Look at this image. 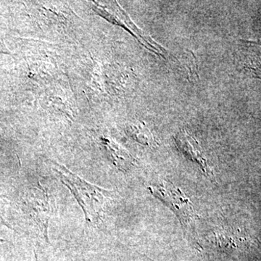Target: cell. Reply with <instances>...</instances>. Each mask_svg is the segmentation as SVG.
<instances>
[{
    "mask_svg": "<svg viewBox=\"0 0 261 261\" xmlns=\"http://www.w3.org/2000/svg\"><path fill=\"white\" fill-rule=\"evenodd\" d=\"M102 145L112 160L115 166L121 170L128 169L135 162V160L126 150L108 137H101Z\"/></svg>",
    "mask_w": 261,
    "mask_h": 261,
    "instance_id": "cell-6",
    "label": "cell"
},
{
    "mask_svg": "<svg viewBox=\"0 0 261 261\" xmlns=\"http://www.w3.org/2000/svg\"><path fill=\"white\" fill-rule=\"evenodd\" d=\"M237 61L243 69L257 76L260 73V47L255 43L242 41L237 51Z\"/></svg>",
    "mask_w": 261,
    "mask_h": 261,
    "instance_id": "cell-5",
    "label": "cell"
},
{
    "mask_svg": "<svg viewBox=\"0 0 261 261\" xmlns=\"http://www.w3.org/2000/svg\"><path fill=\"white\" fill-rule=\"evenodd\" d=\"M149 191L164 202L176 215L190 238L196 240L195 223L197 218L193 204L180 189L168 181H161L149 185Z\"/></svg>",
    "mask_w": 261,
    "mask_h": 261,
    "instance_id": "cell-2",
    "label": "cell"
},
{
    "mask_svg": "<svg viewBox=\"0 0 261 261\" xmlns=\"http://www.w3.org/2000/svg\"><path fill=\"white\" fill-rule=\"evenodd\" d=\"M126 132L134 140L142 145L149 146L154 144V141L152 134L142 123H130L127 126Z\"/></svg>",
    "mask_w": 261,
    "mask_h": 261,
    "instance_id": "cell-7",
    "label": "cell"
},
{
    "mask_svg": "<svg viewBox=\"0 0 261 261\" xmlns=\"http://www.w3.org/2000/svg\"><path fill=\"white\" fill-rule=\"evenodd\" d=\"M23 205L31 219L43 230L44 238H47L50 204L47 192L41 187L29 190L24 197Z\"/></svg>",
    "mask_w": 261,
    "mask_h": 261,
    "instance_id": "cell-3",
    "label": "cell"
},
{
    "mask_svg": "<svg viewBox=\"0 0 261 261\" xmlns=\"http://www.w3.org/2000/svg\"><path fill=\"white\" fill-rule=\"evenodd\" d=\"M175 140L178 149L187 156L188 159L200 166L202 172L205 173L207 177L214 178V175L207 164L205 154L201 149L198 142L191 135H189L185 130H181L175 137Z\"/></svg>",
    "mask_w": 261,
    "mask_h": 261,
    "instance_id": "cell-4",
    "label": "cell"
},
{
    "mask_svg": "<svg viewBox=\"0 0 261 261\" xmlns=\"http://www.w3.org/2000/svg\"><path fill=\"white\" fill-rule=\"evenodd\" d=\"M5 49H6V48H5L4 46L3 45V44L0 42V53H7V51H5Z\"/></svg>",
    "mask_w": 261,
    "mask_h": 261,
    "instance_id": "cell-8",
    "label": "cell"
},
{
    "mask_svg": "<svg viewBox=\"0 0 261 261\" xmlns=\"http://www.w3.org/2000/svg\"><path fill=\"white\" fill-rule=\"evenodd\" d=\"M55 171L61 176L65 186L78 201L87 221L97 220L100 217L106 198L111 192L103 190L86 181L62 165L51 161Z\"/></svg>",
    "mask_w": 261,
    "mask_h": 261,
    "instance_id": "cell-1",
    "label": "cell"
}]
</instances>
